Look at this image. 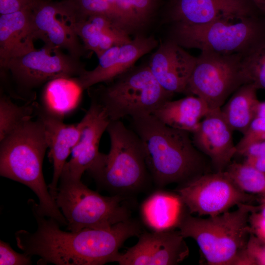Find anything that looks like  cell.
Here are the masks:
<instances>
[{"mask_svg":"<svg viewBox=\"0 0 265 265\" xmlns=\"http://www.w3.org/2000/svg\"><path fill=\"white\" fill-rule=\"evenodd\" d=\"M37 230H20L15 234L18 247L26 254L38 256L39 265H102L113 262L119 249L130 238L143 232L132 218L105 229L84 228L66 232L55 219L32 210Z\"/></svg>","mask_w":265,"mask_h":265,"instance_id":"6da1fadb","label":"cell"},{"mask_svg":"<svg viewBox=\"0 0 265 265\" xmlns=\"http://www.w3.org/2000/svg\"><path fill=\"white\" fill-rule=\"evenodd\" d=\"M130 118L140 138L153 183L161 188L211 172L210 162L194 146L190 132L169 127L152 114Z\"/></svg>","mask_w":265,"mask_h":265,"instance_id":"7a4b0ae2","label":"cell"},{"mask_svg":"<svg viewBox=\"0 0 265 265\" xmlns=\"http://www.w3.org/2000/svg\"><path fill=\"white\" fill-rule=\"evenodd\" d=\"M0 142V175L30 188L38 198L33 207L40 215L59 222L64 217L51 195L43 173V162L48 148L42 122L28 120Z\"/></svg>","mask_w":265,"mask_h":265,"instance_id":"3957f363","label":"cell"},{"mask_svg":"<svg viewBox=\"0 0 265 265\" xmlns=\"http://www.w3.org/2000/svg\"><path fill=\"white\" fill-rule=\"evenodd\" d=\"M259 206L241 204L232 212L202 218L187 211L177 228L194 239L208 265H238L252 234L250 214Z\"/></svg>","mask_w":265,"mask_h":265,"instance_id":"277c9868","label":"cell"},{"mask_svg":"<svg viewBox=\"0 0 265 265\" xmlns=\"http://www.w3.org/2000/svg\"><path fill=\"white\" fill-rule=\"evenodd\" d=\"M106 132L109 151L101 154L97 165L89 174L99 187L111 195L129 197L144 191L153 182L140 138L121 120L111 121Z\"/></svg>","mask_w":265,"mask_h":265,"instance_id":"5b68a950","label":"cell"},{"mask_svg":"<svg viewBox=\"0 0 265 265\" xmlns=\"http://www.w3.org/2000/svg\"><path fill=\"white\" fill-rule=\"evenodd\" d=\"M172 37L184 48L244 55L265 41V17L230 15L200 25L174 24Z\"/></svg>","mask_w":265,"mask_h":265,"instance_id":"8992f818","label":"cell"},{"mask_svg":"<svg viewBox=\"0 0 265 265\" xmlns=\"http://www.w3.org/2000/svg\"><path fill=\"white\" fill-rule=\"evenodd\" d=\"M81 178L63 168L54 197L69 231L107 229L132 218L128 197L102 195L87 187Z\"/></svg>","mask_w":265,"mask_h":265,"instance_id":"52a82bcc","label":"cell"},{"mask_svg":"<svg viewBox=\"0 0 265 265\" xmlns=\"http://www.w3.org/2000/svg\"><path fill=\"white\" fill-rule=\"evenodd\" d=\"M87 90L90 98L102 106L110 121L152 114L174 95L161 86L148 65L134 66L111 81Z\"/></svg>","mask_w":265,"mask_h":265,"instance_id":"ba28073f","label":"cell"},{"mask_svg":"<svg viewBox=\"0 0 265 265\" xmlns=\"http://www.w3.org/2000/svg\"><path fill=\"white\" fill-rule=\"evenodd\" d=\"M243 55L201 52L185 94L200 98L211 110L221 108L237 89L248 83L242 68Z\"/></svg>","mask_w":265,"mask_h":265,"instance_id":"9c48e42d","label":"cell"},{"mask_svg":"<svg viewBox=\"0 0 265 265\" xmlns=\"http://www.w3.org/2000/svg\"><path fill=\"white\" fill-rule=\"evenodd\" d=\"M0 66V71L9 73L18 89L25 93L55 79L78 77L86 70L80 58L48 44Z\"/></svg>","mask_w":265,"mask_h":265,"instance_id":"30bf717a","label":"cell"},{"mask_svg":"<svg viewBox=\"0 0 265 265\" xmlns=\"http://www.w3.org/2000/svg\"><path fill=\"white\" fill-rule=\"evenodd\" d=\"M175 192L189 213L201 217L222 213L255 198L240 189L225 171L199 175L178 185Z\"/></svg>","mask_w":265,"mask_h":265,"instance_id":"8fae6325","label":"cell"},{"mask_svg":"<svg viewBox=\"0 0 265 265\" xmlns=\"http://www.w3.org/2000/svg\"><path fill=\"white\" fill-rule=\"evenodd\" d=\"M134 246L119 253L113 262L120 265H174L189 255L188 246L179 230L143 231Z\"/></svg>","mask_w":265,"mask_h":265,"instance_id":"7c38bea8","label":"cell"},{"mask_svg":"<svg viewBox=\"0 0 265 265\" xmlns=\"http://www.w3.org/2000/svg\"><path fill=\"white\" fill-rule=\"evenodd\" d=\"M158 44L153 37L137 35L127 43L115 45L98 58L97 66L85 70L75 80L83 90L100 84L108 83L134 66L141 57L150 52Z\"/></svg>","mask_w":265,"mask_h":265,"instance_id":"4fadbf2b","label":"cell"},{"mask_svg":"<svg viewBox=\"0 0 265 265\" xmlns=\"http://www.w3.org/2000/svg\"><path fill=\"white\" fill-rule=\"evenodd\" d=\"M32 17L37 39L65 49L78 58L88 53L74 31L61 1L39 0L32 8Z\"/></svg>","mask_w":265,"mask_h":265,"instance_id":"5bb4252c","label":"cell"},{"mask_svg":"<svg viewBox=\"0 0 265 265\" xmlns=\"http://www.w3.org/2000/svg\"><path fill=\"white\" fill-rule=\"evenodd\" d=\"M90 106L79 122L80 134L71 152V158L63 168L71 174L81 177L98 163L102 153L99 151L101 138L110 120L102 106L90 98Z\"/></svg>","mask_w":265,"mask_h":265,"instance_id":"9a60e30c","label":"cell"},{"mask_svg":"<svg viewBox=\"0 0 265 265\" xmlns=\"http://www.w3.org/2000/svg\"><path fill=\"white\" fill-rule=\"evenodd\" d=\"M233 132L218 108L211 110L192 133L194 146L209 158L214 171H224L237 154Z\"/></svg>","mask_w":265,"mask_h":265,"instance_id":"2e32d148","label":"cell"},{"mask_svg":"<svg viewBox=\"0 0 265 265\" xmlns=\"http://www.w3.org/2000/svg\"><path fill=\"white\" fill-rule=\"evenodd\" d=\"M196 60L170 40L160 44L150 57L148 66L163 89L173 94H185Z\"/></svg>","mask_w":265,"mask_h":265,"instance_id":"e0dca14e","label":"cell"},{"mask_svg":"<svg viewBox=\"0 0 265 265\" xmlns=\"http://www.w3.org/2000/svg\"><path fill=\"white\" fill-rule=\"evenodd\" d=\"M252 0H171L169 15L174 24L200 25L230 15L259 16Z\"/></svg>","mask_w":265,"mask_h":265,"instance_id":"ac0fdd59","label":"cell"},{"mask_svg":"<svg viewBox=\"0 0 265 265\" xmlns=\"http://www.w3.org/2000/svg\"><path fill=\"white\" fill-rule=\"evenodd\" d=\"M35 115L43 123L46 133L50 157L53 164L52 180L48 187L54 199L62 171L80 138V129L79 123L65 124L63 119L49 114L38 105H35Z\"/></svg>","mask_w":265,"mask_h":265,"instance_id":"d6986e66","label":"cell"},{"mask_svg":"<svg viewBox=\"0 0 265 265\" xmlns=\"http://www.w3.org/2000/svg\"><path fill=\"white\" fill-rule=\"evenodd\" d=\"M0 16V65L36 48L32 8Z\"/></svg>","mask_w":265,"mask_h":265,"instance_id":"ffe728a7","label":"cell"},{"mask_svg":"<svg viewBox=\"0 0 265 265\" xmlns=\"http://www.w3.org/2000/svg\"><path fill=\"white\" fill-rule=\"evenodd\" d=\"M72 25L85 49L93 52L99 58L115 45L130 42V35L103 15H94L84 20L73 22Z\"/></svg>","mask_w":265,"mask_h":265,"instance_id":"44dd1931","label":"cell"},{"mask_svg":"<svg viewBox=\"0 0 265 265\" xmlns=\"http://www.w3.org/2000/svg\"><path fill=\"white\" fill-rule=\"evenodd\" d=\"M186 211L177 193L161 190L151 194L140 210L144 223L153 231L177 228Z\"/></svg>","mask_w":265,"mask_h":265,"instance_id":"7402d4cb","label":"cell"},{"mask_svg":"<svg viewBox=\"0 0 265 265\" xmlns=\"http://www.w3.org/2000/svg\"><path fill=\"white\" fill-rule=\"evenodd\" d=\"M210 110L200 98L187 95L178 100L165 101L152 114L169 127L192 133Z\"/></svg>","mask_w":265,"mask_h":265,"instance_id":"603a6c76","label":"cell"},{"mask_svg":"<svg viewBox=\"0 0 265 265\" xmlns=\"http://www.w3.org/2000/svg\"><path fill=\"white\" fill-rule=\"evenodd\" d=\"M83 90L74 78H60L45 84L39 107L49 114L63 119L79 105Z\"/></svg>","mask_w":265,"mask_h":265,"instance_id":"cb8c5ba5","label":"cell"},{"mask_svg":"<svg viewBox=\"0 0 265 265\" xmlns=\"http://www.w3.org/2000/svg\"><path fill=\"white\" fill-rule=\"evenodd\" d=\"M106 0L110 20L129 35L147 24L159 2V0Z\"/></svg>","mask_w":265,"mask_h":265,"instance_id":"d4e9b609","label":"cell"},{"mask_svg":"<svg viewBox=\"0 0 265 265\" xmlns=\"http://www.w3.org/2000/svg\"><path fill=\"white\" fill-rule=\"evenodd\" d=\"M256 87L251 83L240 86L221 107L224 118L231 129L244 133L256 117L260 101Z\"/></svg>","mask_w":265,"mask_h":265,"instance_id":"484cf974","label":"cell"},{"mask_svg":"<svg viewBox=\"0 0 265 265\" xmlns=\"http://www.w3.org/2000/svg\"><path fill=\"white\" fill-rule=\"evenodd\" d=\"M35 114V105L19 106L0 93V141Z\"/></svg>","mask_w":265,"mask_h":265,"instance_id":"4316f807","label":"cell"},{"mask_svg":"<svg viewBox=\"0 0 265 265\" xmlns=\"http://www.w3.org/2000/svg\"><path fill=\"white\" fill-rule=\"evenodd\" d=\"M225 171L244 192L265 196V173L244 162L236 161L231 162Z\"/></svg>","mask_w":265,"mask_h":265,"instance_id":"83f0119b","label":"cell"},{"mask_svg":"<svg viewBox=\"0 0 265 265\" xmlns=\"http://www.w3.org/2000/svg\"><path fill=\"white\" fill-rule=\"evenodd\" d=\"M242 64L248 83L265 90V41L243 55Z\"/></svg>","mask_w":265,"mask_h":265,"instance_id":"f1b7e54d","label":"cell"},{"mask_svg":"<svg viewBox=\"0 0 265 265\" xmlns=\"http://www.w3.org/2000/svg\"><path fill=\"white\" fill-rule=\"evenodd\" d=\"M265 140V117H256L236 145L237 154L241 155L251 144Z\"/></svg>","mask_w":265,"mask_h":265,"instance_id":"f546056e","label":"cell"},{"mask_svg":"<svg viewBox=\"0 0 265 265\" xmlns=\"http://www.w3.org/2000/svg\"><path fill=\"white\" fill-rule=\"evenodd\" d=\"M241 156L243 162L265 173V140L251 144Z\"/></svg>","mask_w":265,"mask_h":265,"instance_id":"4dcf8cb0","label":"cell"},{"mask_svg":"<svg viewBox=\"0 0 265 265\" xmlns=\"http://www.w3.org/2000/svg\"><path fill=\"white\" fill-rule=\"evenodd\" d=\"M31 258L24 252H17L8 243L0 240V265H29L32 263Z\"/></svg>","mask_w":265,"mask_h":265,"instance_id":"1f68e13d","label":"cell"},{"mask_svg":"<svg viewBox=\"0 0 265 265\" xmlns=\"http://www.w3.org/2000/svg\"><path fill=\"white\" fill-rule=\"evenodd\" d=\"M39 0H0V14H10L32 7Z\"/></svg>","mask_w":265,"mask_h":265,"instance_id":"d6a6232c","label":"cell"},{"mask_svg":"<svg viewBox=\"0 0 265 265\" xmlns=\"http://www.w3.org/2000/svg\"><path fill=\"white\" fill-rule=\"evenodd\" d=\"M256 117H265V101L259 102Z\"/></svg>","mask_w":265,"mask_h":265,"instance_id":"836d02e7","label":"cell"},{"mask_svg":"<svg viewBox=\"0 0 265 265\" xmlns=\"http://www.w3.org/2000/svg\"><path fill=\"white\" fill-rule=\"evenodd\" d=\"M257 7L265 17V0H252Z\"/></svg>","mask_w":265,"mask_h":265,"instance_id":"e575fe53","label":"cell"},{"mask_svg":"<svg viewBox=\"0 0 265 265\" xmlns=\"http://www.w3.org/2000/svg\"></svg>","mask_w":265,"mask_h":265,"instance_id":"d590c367","label":"cell"}]
</instances>
